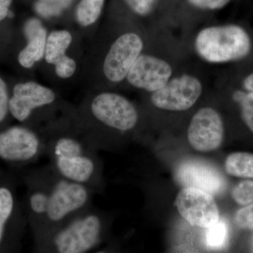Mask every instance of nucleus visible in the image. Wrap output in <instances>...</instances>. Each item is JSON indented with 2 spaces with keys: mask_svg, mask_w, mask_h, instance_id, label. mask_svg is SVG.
I'll use <instances>...</instances> for the list:
<instances>
[{
  "mask_svg": "<svg viewBox=\"0 0 253 253\" xmlns=\"http://www.w3.org/2000/svg\"><path fill=\"white\" fill-rule=\"evenodd\" d=\"M46 134V154L49 166L63 177L84 184L95 194L103 189L102 166L98 150L81 129L49 130Z\"/></svg>",
  "mask_w": 253,
  "mask_h": 253,
  "instance_id": "1",
  "label": "nucleus"
},
{
  "mask_svg": "<svg viewBox=\"0 0 253 253\" xmlns=\"http://www.w3.org/2000/svg\"><path fill=\"white\" fill-rule=\"evenodd\" d=\"M106 221L101 211L90 206L35 242L42 253H86L96 251L104 241Z\"/></svg>",
  "mask_w": 253,
  "mask_h": 253,
  "instance_id": "2",
  "label": "nucleus"
},
{
  "mask_svg": "<svg viewBox=\"0 0 253 253\" xmlns=\"http://www.w3.org/2000/svg\"><path fill=\"white\" fill-rule=\"evenodd\" d=\"M50 195L47 214L38 241L50 231L92 206V190L59 175L47 165Z\"/></svg>",
  "mask_w": 253,
  "mask_h": 253,
  "instance_id": "3",
  "label": "nucleus"
},
{
  "mask_svg": "<svg viewBox=\"0 0 253 253\" xmlns=\"http://www.w3.org/2000/svg\"><path fill=\"white\" fill-rule=\"evenodd\" d=\"M251 48L249 34L236 25L204 28L195 40L196 52L209 63H226L243 59L249 54Z\"/></svg>",
  "mask_w": 253,
  "mask_h": 253,
  "instance_id": "4",
  "label": "nucleus"
},
{
  "mask_svg": "<svg viewBox=\"0 0 253 253\" xmlns=\"http://www.w3.org/2000/svg\"><path fill=\"white\" fill-rule=\"evenodd\" d=\"M89 115L100 126L119 132H128L136 127L139 113L135 106L122 95L102 92L91 99Z\"/></svg>",
  "mask_w": 253,
  "mask_h": 253,
  "instance_id": "5",
  "label": "nucleus"
},
{
  "mask_svg": "<svg viewBox=\"0 0 253 253\" xmlns=\"http://www.w3.org/2000/svg\"><path fill=\"white\" fill-rule=\"evenodd\" d=\"M45 132L23 126L0 131V158L8 162L34 163L46 154Z\"/></svg>",
  "mask_w": 253,
  "mask_h": 253,
  "instance_id": "6",
  "label": "nucleus"
},
{
  "mask_svg": "<svg viewBox=\"0 0 253 253\" xmlns=\"http://www.w3.org/2000/svg\"><path fill=\"white\" fill-rule=\"evenodd\" d=\"M202 91V84L198 78L183 75L169 80L166 85L153 92L151 101L160 109L184 111L196 104Z\"/></svg>",
  "mask_w": 253,
  "mask_h": 253,
  "instance_id": "7",
  "label": "nucleus"
},
{
  "mask_svg": "<svg viewBox=\"0 0 253 253\" xmlns=\"http://www.w3.org/2000/svg\"><path fill=\"white\" fill-rule=\"evenodd\" d=\"M178 212L191 225L209 228L219 219V210L212 194L192 187H184L175 200Z\"/></svg>",
  "mask_w": 253,
  "mask_h": 253,
  "instance_id": "8",
  "label": "nucleus"
},
{
  "mask_svg": "<svg viewBox=\"0 0 253 253\" xmlns=\"http://www.w3.org/2000/svg\"><path fill=\"white\" fill-rule=\"evenodd\" d=\"M143 46L142 40L136 33H126L119 37L105 58L104 73L106 77L113 83L123 81L141 55Z\"/></svg>",
  "mask_w": 253,
  "mask_h": 253,
  "instance_id": "9",
  "label": "nucleus"
},
{
  "mask_svg": "<svg viewBox=\"0 0 253 253\" xmlns=\"http://www.w3.org/2000/svg\"><path fill=\"white\" fill-rule=\"evenodd\" d=\"M224 132V124L219 113L212 108H203L191 119L188 140L196 151L211 152L220 146Z\"/></svg>",
  "mask_w": 253,
  "mask_h": 253,
  "instance_id": "10",
  "label": "nucleus"
},
{
  "mask_svg": "<svg viewBox=\"0 0 253 253\" xmlns=\"http://www.w3.org/2000/svg\"><path fill=\"white\" fill-rule=\"evenodd\" d=\"M56 95L52 89L34 83H19L9 99V112L20 122L28 121L36 110L54 104Z\"/></svg>",
  "mask_w": 253,
  "mask_h": 253,
  "instance_id": "11",
  "label": "nucleus"
},
{
  "mask_svg": "<svg viewBox=\"0 0 253 253\" xmlns=\"http://www.w3.org/2000/svg\"><path fill=\"white\" fill-rule=\"evenodd\" d=\"M170 65L151 55H139L126 76L128 83L134 87L154 92L170 80Z\"/></svg>",
  "mask_w": 253,
  "mask_h": 253,
  "instance_id": "12",
  "label": "nucleus"
},
{
  "mask_svg": "<svg viewBox=\"0 0 253 253\" xmlns=\"http://www.w3.org/2000/svg\"><path fill=\"white\" fill-rule=\"evenodd\" d=\"M176 179L184 187H192L217 195L225 188L224 178L215 168L197 161L181 163L175 172Z\"/></svg>",
  "mask_w": 253,
  "mask_h": 253,
  "instance_id": "13",
  "label": "nucleus"
},
{
  "mask_svg": "<svg viewBox=\"0 0 253 253\" xmlns=\"http://www.w3.org/2000/svg\"><path fill=\"white\" fill-rule=\"evenodd\" d=\"M30 177L28 208L35 239L42 229L49 206L50 188L47 165L38 168Z\"/></svg>",
  "mask_w": 253,
  "mask_h": 253,
  "instance_id": "14",
  "label": "nucleus"
},
{
  "mask_svg": "<svg viewBox=\"0 0 253 253\" xmlns=\"http://www.w3.org/2000/svg\"><path fill=\"white\" fill-rule=\"evenodd\" d=\"M72 42V36L67 31L51 32L46 38L45 58L46 62L55 64L58 60L66 55V50Z\"/></svg>",
  "mask_w": 253,
  "mask_h": 253,
  "instance_id": "15",
  "label": "nucleus"
},
{
  "mask_svg": "<svg viewBox=\"0 0 253 253\" xmlns=\"http://www.w3.org/2000/svg\"><path fill=\"white\" fill-rule=\"evenodd\" d=\"M46 41V31L43 28L42 31L28 41V43L18 54V62L23 68H31L36 62L41 61L45 54Z\"/></svg>",
  "mask_w": 253,
  "mask_h": 253,
  "instance_id": "16",
  "label": "nucleus"
},
{
  "mask_svg": "<svg viewBox=\"0 0 253 253\" xmlns=\"http://www.w3.org/2000/svg\"><path fill=\"white\" fill-rule=\"evenodd\" d=\"M225 169L231 176L253 179V154L237 152L229 155L226 159Z\"/></svg>",
  "mask_w": 253,
  "mask_h": 253,
  "instance_id": "17",
  "label": "nucleus"
},
{
  "mask_svg": "<svg viewBox=\"0 0 253 253\" xmlns=\"http://www.w3.org/2000/svg\"><path fill=\"white\" fill-rule=\"evenodd\" d=\"M105 0H81L76 9V19L83 27L91 26L101 15Z\"/></svg>",
  "mask_w": 253,
  "mask_h": 253,
  "instance_id": "18",
  "label": "nucleus"
},
{
  "mask_svg": "<svg viewBox=\"0 0 253 253\" xmlns=\"http://www.w3.org/2000/svg\"><path fill=\"white\" fill-rule=\"evenodd\" d=\"M14 194L9 188L0 187V244L4 239L5 229L15 211Z\"/></svg>",
  "mask_w": 253,
  "mask_h": 253,
  "instance_id": "19",
  "label": "nucleus"
},
{
  "mask_svg": "<svg viewBox=\"0 0 253 253\" xmlns=\"http://www.w3.org/2000/svg\"><path fill=\"white\" fill-rule=\"evenodd\" d=\"M229 228L225 221L219 219L208 228L206 244L211 249H219L224 246L228 239Z\"/></svg>",
  "mask_w": 253,
  "mask_h": 253,
  "instance_id": "20",
  "label": "nucleus"
},
{
  "mask_svg": "<svg viewBox=\"0 0 253 253\" xmlns=\"http://www.w3.org/2000/svg\"><path fill=\"white\" fill-rule=\"evenodd\" d=\"M234 98L241 105V116L244 123L253 132V92L236 91Z\"/></svg>",
  "mask_w": 253,
  "mask_h": 253,
  "instance_id": "21",
  "label": "nucleus"
},
{
  "mask_svg": "<svg viewBox=\"0 0 253 253\" xmlns=\"http://www.w3.org/2000/svg\"><path fill=\"white\" fill-rule=\"evenodd\" d=\"M232 197L237 204H253V180H246L240 183L232 191Z\"/></svg>",
  "mask_w": 253,
  "mask_h": 253,
  "instance_id": "22",
  "label": "nucleus"
},
{
  "mask_svg": "<svg viewBox=\"0 0 253 253\" xmlns=\"http://www.w3.org/2000/svg\"><path fill=\"white\" fill-rule=\"evenodd\" d=\"M54 66L56 75L64 79L71 77L76 70V61L66 55H64L61 59L58 60Z\"/></svg>",
  "mask_w": 253,
  "mask_h": 253,
  "instance_id": "23",
  "label": "nucleus"
},
{
  "mask_svg": "<svg viewBox=\"0 0 253 253\" xmlns=\"http://www.w3.org/2000/svg\"><path fill=\"white\" fill-rule=\"evenodd\" d=\"M134 13L146 16L152 12L157 4L158 0H124Z\"/></svg>",
  "mask_w": 253,
  "mask_h": 253,
  "instance_id": "24",
  "label": "nucleus"
},
{
  "mask_svg": "<svg viewBox=\"0 0 253 253\" xmlns=\"http://www.w3.org/2000/svg\"><path fill=\"white\" fill-rule=\"evenodd\" d=\"M235 222L242 229L253 230V204L241 208L236 212Z\"/></svg>",
  "mask_w": 253,
  "mask_h": 253,
  "instance_id": "25",
  "label": "nucleus"
},
{
  "mask_svg": "<svg viewBox=\"0 0 253 253\" xmlns=\"http://www.w3.org/2000/svg\"><path fill=\"white\" fill-rule=\"evenodd\" d=\"M35 9L38 14L44 18L58 16L62 12V9L56 5L49 4L45 1H37L35 4Z\"/></svg>",
  "mask_w": 253,
  "mask_h": 253,
  "instance_id": "26",
  "label": "nucleus"
},
{
  "mask_svg": "<svg viewBox=\"0 0 253 253\" xmlns=\"http://www.w3.org/2000/svg\"><path fill=\"white\" fill-rule=\"evenodd\" d=\"M231 0H188V1L198 9L217 10L225 6Z\"/></svg>",
  "mask_w": 253,
  "mask_h": 253,
  "instance_id": "27",
  "label": "nucleus"
},
{
  "mask_svg": "<svg viewBox=\"0 0 253 253\" xmlns=\"http://www.w3.org/2000/svg\"><path fill=\"white\" fill-rule=\"evenodd\" d=\"M9 97L7 86L0 78V123L3 122L9 111Z\"/></svg>",
  "mask_w": 253,
  "mask_h": 253,
  "instance_id": "28",
  "label": "nucleus"
},
{
  "mask_svg": "<svg viewBox=\"0 0 253 253\" xmlns=\"http://www.w3.org/2000/svg\"><path fill=\"white\" fill-rule=\"evenodd\" d=\"M43 28L44 27L40 20L37 19V18H31V19L28 20L25 25V36L27 38L28 41H30L38 36L42 31Z\"/></svg>",
  "mask_w": 253,
  "mask_h": 253,
  "instance_id": "29",
  "label": "nucleus"
},
{
  "mask_svg": "<svg viewBox=\"0 0 253 253\" xmlns=\"http://www.w3.org/2000/svg\"><path fill=\"white\" fill-rule=\"evenodd\" d=\"M12 0H0V21L8 16Z\"/></svg>",
  "mask_w": 253,
  "mask_h": 253,
  "instance_id": "30",
  "label": "nucleus"
},
{
  "mask_svg": "<svg viewBox=\"0 0 253 253\" xmlns=\"http://www.w3.org/2000/svg\"><path fill=\"white\" fill-rule=\"evenodd\" d=\"M41 1H45L49 4L56 5L63 9L67 8L71 5L73 0H41Z\"/></svg>",
  "mask_w": 253,
  "mask_h": 253,
  "instance_id": "31",
  "label": "nucleus"
},
{
  "mask_svg": "<svg viewBox=\"0 0 253 253\" xmlns=\"http://www.w3.org/2000/svg\"><path fill=\"white\" fill-rule=\"evenodd\" d=\"M244 86L246 90L253 92V73L244 80Z\"/></svg>",
  "mask_w": 253,
  "mask_h": 253,
  "instance_id": "32",
  "label": "nucleus"
}]
</instances>
